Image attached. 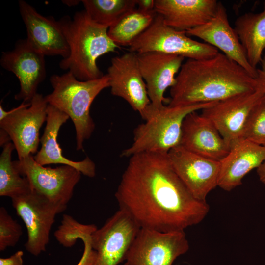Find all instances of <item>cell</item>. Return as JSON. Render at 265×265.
Here are the masks:
<instances>
[{
  "instance_id": "cell-23",
  "label": "cell",
  "mask_w": 265,
  "mask_h": 265,
  "mask_svg": "<svg viewBox=\"0 0 265 265\" xmlns=\"http://www.w3.org/2000/svg\"><path fill=\"white\" fill-rule=\"evenodd\" d=\"M234 26L249 64L257 69L265 49V1L262 11L242 14L236 20Z\"/></svg>"
},
{
  "instance_id": "cell-29",
  "label": "cell",
  "mask_w": 265,
  "mask_h": 265,
  "mask_svg": "<svg viewBox=\"0 0 265 265\" xmlns=\"http://www.w3.org/2000/svg\"><path fill=\"white\" fill-rule=\"evenodd\" d=\"M23 233L20 225L8 213L4 207L0 208V251L14 247Z\"/></svg>"
},
{
  "instance_id": "cell-10",
  "label": "cell",
  "mask_w": 265,
  "mask_h": 265,
  "mask_svg": "<svg viewBox=\"0 0 265 265\" xmlns=\"http://www.w3.org/2000/svg\"><path fill=\"white\" fill-rule=\"evenodd\" d=\"M13 165L27 178L32 190L52 201L67 205L81 178V172L71 166L46 167L38 164L32 155L13 161Z\"/></svg>"
},
{
  "instance_id": "cell-12",
  "label": "cell",
  "mask_w": 265,
  "mask_h": 265,
  "mask_svg": "<svg viewBox=\"0 0 265 265\" xmlns=\"http://www.w3.org/2000/svg\"><path fill=\"white\" fill-rule=\"evenodd\" d=\"M265 94L257 89L239 94L202 109L201 114L212 122L231 149L244 139L252 111Z\"/></svg>"
},
{
  "instance_id": "cell-32",
  "label": "cell",
  "mask_w": 265,
  "mask_h": 265,
  "mask_svg": "<svg viewBox=\"0 0 265 265\" xmlns=\"http://www.w3.org/2000/svg\"><path fill=\"white\" fill-rule=\"evenodd\" d=\"M136 8L148 13H156L155 0H136Z\"/></svg>"
},
{
  "instance_id": "cell-34",
  "label": "cell",
  "mask_w": 265,
  "mask_h": 265,
  "mask_svg": "<svg viewBox=\"0 0 265 265\" xmlns=\"http://www.w3.org/2000/svg\"><path fill=\"white\" fill-rule=\"evenodd\" d=\"M0 136V144L1 146H3L5 144L10 142L11 140L7 133L1 129Z\"/></svg>"
},
{
  "instance_id": "cell-2",
  "label": "cell",
  "mask_w": 265,
  "mask_h": 265,
  "mask_svg": "<svg viewBox=\"0 0 265 265\" xmlns=\"http://www.w3.org/2000/svg\"><path fill=\"white\" fill-rule=\"evenodd\" d=\"M257 89L255 79L241 66L218 52L203 59L183 63L170 88V106L219 102Z\"/></svg>"
},
{
  "instance_id": "cell-31",
  "label": "cell",
  "mask_w": 265,
  "mask_h": 265,
  "mask_svg": "<svg viewBox=\"0 0 265 265\" xmlns=\"http://www.w3.org/2000/svg\"><path fill=\"white\" fill-rule=\"evenodd\" d=\"M261 67L257 69V77L255 78L257 89L265 93V55L263 57L261 62Z\"/></svg>"
},
{
  "instance_id": "cell-33",
  "label": "cell",
  "mask_w": 265,
  "mask_h": 265,
  "mask_svg": "<svg viewBox=\"0 0 265 265\" xmlns=\"http://www.w3.org/2000/svg\"><path fill=\"white\" fill-rule=\"evenodd\" d=\"M257 172L259 180L265 184V160L257 168Z\"/></svg>"
},
{
  "instance_id": "cell-21",
  "label": "cell",
  "mask_w": 265,
  "mask_h": 265,
  "mask_svg": "<svg viewBox=\"0 0 265 265\" xmlns=\"http://www.w3.org/2000/svg\"><path fill=\"white\" fill-rule=\"evenodd\" d=\"M216 0H155V11L168 26L187 31L204 24L215 14Z\"/></svg>"
},
{
  "instance_id": "cell-30",
  "label": "cell",
  "mask_w": 265,
  "mask_h": 265,
  "mask_svg": "<svg viewBox=\"0 0 265 265\" xmlns=\"http://www.w3.org/2000/svg\"><path fill=\"white\" fill-rule=\"evenodd\" d=\"M24 252L19 250L10 257L0 258V265H24L23 256Z\"/></svg>"
},
{
  "instance_id": "cell-5",
  "label": "cell",
  "mask_w": 265,
  "mask_h": 265,
  "mask_svg": "<svg viewBox=\"0 0 265 265\" xmlns=\"http://www.w3.org/2000/svg\"><path fill=\"white\" fill-rule=\"evenodd\" d=\"M50 81L53 90L45 96L46 100L71 119L76 130V149L81 150L95 127L90 114L91 105L103 90L109 87L108 78L106 74L97 79L81 81L68 71L51 76Z\"/></svg>"
},
{
  "instance_id": "cell-22",
  "label": "cell",
  "mask_w": 265,
  "mask_h": 265,
  "mask_svg": "<svg viewBox=\"0 0 265 265\" xmlns=\"http://www.w3.org/2000/svg\"><path fill=\"white\" fill-rule=\"evenodd\" d=\"M265 160V146L246 139L241 140L220 161L218 186L227 191L233 190L241 185L244 177Z\"/></svg>"
},
{
  "instance_id": "cell-19",
  "label": "cell",
  "mask_w": 265,
  "mask_h": 265,
  "mask_svg": "<svg viewBox=\"0 0 265 265\" xmlns=\"http://www.w3.org/2000/svg\"><path fill=\"white\" fill-rule=\"evenodd\" d=\"M180 145L217 161H221L231 149L212 122L196 111L188 114L183 121Z\"/></svg>"
},
{
  "instance_id": "cell-16",
  "label": "cell",
  "mask_w": 265,
  "mask_h": 265,
  "mask_svg": "<svg viewBox=\"0 0 265 265\" xmlns=\"http://www.w3.org/2000/svg\"><path fill=\"white\" fill-rule=\"evenodd\" d=\"M222 51L228 57L244 68L255 79L257 69L249 64L245 51L234 28L228 20L227 10L222 2H218L214 16L207 22L186 32Z\"/></svg>"
},
{
  "instance_id": "cell-26",
  "label": "cell",
  "mask_w": 265,
  "mask_h": 265,
  "mask_svg": "<svg viewBox=\"0 0 265 265\" xmlns=\"http://www.w3.org/2000/svg\"><path fill=\"white\" fill-rule=\"evenodd\" d=\"M81 2L92 21L108 28L126 13L136 8V0H83Z\"/></svg>"
},
{
  "instance_id": "cell-18",
  "label": "cell",
  "mask_w": 265,
  "mask_h": 265,
  "mask_svg": "<svg viewBox=\"0 0 265 265\" xmlns=\"http://www.w3.org/2000/svg\"><path fill=\"white\" fill-rule=\"evenodd\" d=\"M138 66L145 82L151 103L160 106L166 101V90L176 82L185 58L161 52H151L137 54Z\"/></svg>"
},
{
  "instance_id": "cell-35",
  "label": "cell",
  "mask_w": 265,
  "mask_h": 265,
  "mask_svg": "<svg viewBox=\"0 0 265 265\" xmlns=\"http://www.w3.org/2000/svg\"><path fill=\"white\" fill-rule=\"evenodd\" d=\"M63 1L68 6H74L81 2V0H63Z\"/></svg>"
},
{
  "instance_id": "cell-3",
  "label": "cell",
  "mask_w": 265,
  "mask_h": 265,
  "mask_svg": "<svg viewBox=\"0 0 265 265\" xmlns=\"http://www.w3.org/2000/svg\"><path fill=\"white\" fill-rule=\"evenodd\" d=\"M59 21L70 50L69 56L59 62L60 68L81 81L102 77L98 58L120 48L109 37L108 28L94 22L84 10L77 12L73 18L65 16Z\"/></svg>"
},
{
  "instance_id": "cell-17",
  "label": "cell",
  "mask_w": 265,
  "mask_h": 265,
  "mask_svg": "<svg viewBox=\"0 0 265 265\" xmlns=\"http://www.w3.org/2000/svg\"><path fill=\"white\" fill-rule=\"evenodd\" d=\"M18 6L31 45L45 56L67 58L70 50L59 20L43 16L24 0H19Z\"/></svg>"
},
{
  "instance_id": "cell-27",
  "label": "cell",
  "mask_w": 265,
  "mask_h": 265,
  "mask_svg": "<svg viewBox=\"0 0 265 265\" xmlns=\"http://www.w3.org/2000/svg\"><path fill=\"white\" fill-rule=\"evenodd\" d=\"M94 224L85 225L77 221L69 223L64 232V239L73 246L77 239H81L84 244L82 257L77 265H91L95 262L97 253L92 247L90 242L91 234L97 229Z\"/></svg>"
},
{
  "instance_id": "cell-14",
  "label": "cell",
  "mask_w": 265,
  "mask_h": 265,
  "mask_svg": "<svg viewBox=\"0 0 265 265\" xmlns=\"http://www.w3.org/2000/svg\"><path fill=\"white\" fill-rule=\"evenodd\" d=\"M174 171L192 195L206 201L208 194L218 186L220 161L195 154L179 145L168 153Z\"/></svg>"
},
{
  "instance_id": "cell-1",
  "label": "cell",
  "mask_w": 265,
  "mask_h": 265,
  "mask_svg": "<svg viewBox=\"0 0 265 265\" xmlns=\"http://www.w3.org/2000/svg\"><path fill=\"white\" fill-rule=\"evenodd\" d=\"M115 197L119 209L140 228L162 232L198 224L210 210L206 201L195 198L177 175L168 153L130 157Z\"/></svg>"
},
{
  "instance_id": "cell-8",
  "label": "cell",
  "mask_w": 265,
  "mask_h": 265,
  "mask_svg": "<svg viewBox=\"0 0 265 265\" xmlns=\"http://www.w3.org/2000/svg\"><path fill=\"white\" fill-rule=\"evenodd\" d=\"M11 199L13 208L27 229L25 248L37 256L46 251L55 216L66 210L67 205L52 201L32 190Z\"/></svg>"
},
{
  "instance_id": "cell-20",
  "label": "cell",
  "mask_w": 265,
  "mask_h": 265,
  "mask_svg": "<svg viewBox=\"0 0 265 265\" xmlns=\"http://www.w3.org/2000/svg\"><path fill=\"white\" fill-rule=\"evenodd\" d=\"M69 118L65 113L48 104L46 125L40 139L41 147L33 157L34 159L42 166L51 164L71 166L80 171L82 174L93 178L96 175V166L88 157L81 161H75L67 159L62 154L57 137L61 127Z\"/></svg>"
},
{
  "instance_id": "cell-6",
  "label": "cell",
  "mask_w": 265,
  "mask_h": 265,
  "mask_svg": "<svg viewBox=\"0 0 265 265\" xmlns=\"http://www.w3.org/2000/svg\"><path fill=\"white\" fill-rule=\"evenodd\" d=\"M129 51L137 54L161 52L187 59L209 58L219 52L215 47L189 37L186 31L167 25L158 14L149 27L129 47Z\"/></svg>"
},
{
  "instance_id": "cell-28",
  "label": "cell",
  "mask_w": 265,
  "mask_h": 265,
  "mask_svg": "<svg viewBox=\"0 0 265 265\" xmlns=\"http://www.w3.org/2000/svg\"><path fill=\"white\" fill-rule=\"evenodd\" d=\"M244 139L265 147V94L252 111Z\"/></svg>"
},
{
  "instance_id": "cell-15",
  "label": "cell",
  "mask_w": 265,
  "mask_h": 265,
  "mask_svg": "<svg viewBox=\"0 0 265 265\" xmlns=\"http://www.w3.org/2000/svg\"><path fill=\"white\" fill-rule=\"evenodd\" d=\"M106 75L111 93L123 99L140 114L151 103L137 53L129 51L112 58Z\"/></svg>"
},
{
  "instance_id": "cell-9",
  "label": "cell",
  "mask_w": 265,
  "mask_h": 265,
  "mask_svg": "<svg viewBox=\"0 0 265 265\" xmlns=\"http://www.w3.org/2000/svg\"><path fill=\"white\" fill-rule=\"evenodd\" d=\"M189 247L184 231L162 232L140 228L124 265H172Z\"/></svg>"
},
{
  "instance_id": "cell-4",
  "label": "cell",
  "mask_w": 265,
  "mask_h": 265,
  "mask_svg": "<svg viewBox=\"0 0 265 265\" xmlns=\"http://www.w3.org/2000/svg\"><path fill=\"white\" fill-rule=\"evenodd\" d=\"M216 102L158 106L150 103L140 114L145 122L135 128L133 142L122 152L121 157L130 158L142 153H168L180 144L182 125L186 117Z\"/></svg>"
},
{
  "instance_id": "cell-24",
  "label": "cell",
  "mask_w": 265,
  "mask_h": 265,
  "mask_svg": "<svg viewBox=\"0 0 265 265\" xmlns=\"http://www.w3.org/2000/svg\"><path fill=\"white\" fill-rule=\"evenodd\" d=\"M156 14L136 8L126 13L111 26L108 29V35L119 47H129L149 27Z\"/></svg>"
},
{
  "instance_id": "cell-11",
  "label": "cell",
  "mask_w": 265,
  "mask_h": 265,
  "mask_svg": "<svg viewBox=\"0 0 265 265\" xmlns=\"http://www.w3.org/2000/svg\"><path fill=\"white\" fill-rule=\"evenodd\" d=\"M140 227L125 211L119 209L90 236L97 256L91 265H118L127 253Z\"/></svg>"
},
{
  "instance_id": "cell-7",
  "label": "cell",
  "mask_w": 265,
  "mask_h": 265,
  "mask_svg": "<svg viewBox=\"0 0 265 265\" xmlns=\"http://www.w3.org/2000/svg\"><path fill=\"white\" fill-rule=\"evenodd\" d=\"M48 104L42 94L37 93L30 103L5 111L0 105V128L9 136L18 159L33 155L40 142V129L47 117Z\"/></svg>"
},
{
  "instance_id": "cell-13",
  "label": "cell",
  "mask_w": 265,
  "mask_h": 265,
  "mask_svg": "<svg viewBox=\"0 0 265 265\" xmlns=\"http://www.w3.org/2000/svg\"><path fill=\"white\" fill-rule=\"evenodd\" d=\"M45 55L37 51L26 39L17 41L14 49L2 52L1 66L18 78L20 90L15 99L30 103L37 93L39 85L46 76Z\"/></svg>"
},
{
  "instance_id": "cell-25",
  "label": "cell",
  "mask_w": 265,
  "mask_h": 265,
  "mask_svg": "<svg viewBox=\"0 0 265 265\" xmlns=\"http://www.w3.org/2000/svg\"><path fill=\"white\" fill-rule=\"evenodd\" d=\"M15 149L13 143L9 142L3 146L0 156V196L11 199L31 190L29 183L15 168L11 155Z\"/></svg>"
}]
</instances>
